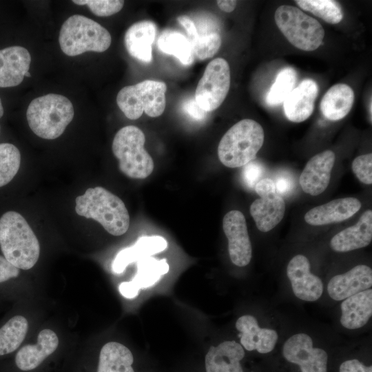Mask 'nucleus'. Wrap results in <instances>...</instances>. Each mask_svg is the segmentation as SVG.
Segmentation results:
<instances>
[{
	"instance_id": "nucleus-39",
	"label": "nucleus",
	"mask_w": 372,
	"mask_h": 372,
	"mask_svg": "<svg viewBox=\"0 0 372 372\" xmlns=\"http://www.w3.org/2000/svg\"><path fill=\"white\" fill-rule=\"evenodd\" d=\"M339 372H372V366H366L358 359H350L340 364Z\"/></svg>"
},
{
	"instance_id": "nucleus-11",
	"label": "nucleus",
	"mask_w": 372,
	"mask_h": 372,
	"mask_svg": "<svg viewBox=\"0 0 372 372\" xmlns=\"http://www.w3.org/2000/svg\"><path fill=\"white\" fill-rule=\"evenodd\" d=\"M254 189L260 198L251 203L250 214L258 229L267 232L282 220L285 212V203L276 192L274 181L270 178L260 180Z\"/></svg>"
},
{
	"instance_id": "nucleus-36",
	"label": "nucleus",
	"mask_w": 372,
	"mask_h": 372,
	"mask_svg": "<svg viewBox=\"0 0 372 372\" xmlns=\"http://www.w3.org/2000/svg\"><path fill=\"white\" fill-rule=\"evenodd\" d=\"M352 170L358 180L366 185L372 183V154L356 157L352 163Z\"/></svg>"
},
{
	"instance_id": "nucleus-34",
	"label": "nucleus",
	"mask_w": 372,
	"mask_h": 372,
	"mask_svg": "<svg viewBox=\"0 0 372 372\" xmlns=\"http://www.w3.org/2000/svg\"><path fill=\"white\" fill-rule=\"evenodd\" d=\"M194 58L200 61L213 57L221 45V37L217 32H211L199 34L193 41H191Z\"/></svg>"
},
{
	"instance_id": "nucleus-38",
	"label": "nucleus",
	"mask_w": 372,
	"mask_h": 372,
	"mask_svg": "<svg viewBox=\"0 0 372 372\" xmlns=\"http://www.w3.org/2000/svg\"><path fill=\"white\" fill-rule=\"evenodd\" d=\"M19 269L11 264L4 256H0V283L19 274Z\"/></svg>"
},
{
	"instance_id": "nucleus-12",
	"label": "nucleus",
	"mask_w": 372,
	"mask_h": 372,
	"mask_svg": "<svg viewBox=\"0 0 372 372\" xmlns=\"http://www.w3.org/2000/svg\"><path fill=\"white\" fill-rule=\"evenodd\" d=\"M223 228L228 240V251L231 262L238 267L247 266L252 257V247L243 214L238 210L227 213Z\"/></svg>"
},
{
	"instance_id": "nucleus-32",
	"label": "nucleus",
	"mask_w": 372,
	"mask_h": 372,
	"mask_svg": "<svg viewBox=\"0 0 372 372\" xmlns=\"http://www.w3.org/2000/svg\"><path fill=\"white\" fill-rule=\"evenodd\" d=\"M296 81L297 72L293 68H285L280 70L267 94V104L274 106L283 103L294 89Z\"/></svg>"
},
{
	"instance_id": "nucleus-15",
	"label": "nucleus",
	"mask_w": 372,
	"mask_h": 372,
	"mask_svg": "<svg viewBox=\"0 0 372 372\" xmlns=\"http://www.w3.org/2000/svg\"><path fill=\"white\" fill-rule=\"evenodd\" d=\"M335 161L331 150H325L313 156L306 164L299 178L302 190L311 196H318L328 187Z\"/></svg>"
},
{
	"instance_id": "nucleus-10",
	"label": "nucleus",
	"mask_w": 372,
	"mask_h": 372,
	"mask_svg": "<svg viewBox=\"0 0 372 372\" xmlns=\"http://www.w3.org/2000/svg\"><path fill=\"white\" fill-rule=\"evenodd\" d=\"M282 356L297 366L300 372H327L328 354L315 345L313 338L304 332L289 336L284 342Z\"/></svg>"
},
{
	"instance_id": "nucleus-33",
	"label": "nucleus",
	"mask_w": 372,
	"mask_h": 372,
	"mask_svg": "<svg viewBox=\"0 0 372 372\" xmlns=\"http://www.w3.org/2000/svg\"><path fill=\"white\" fill-rule=\"evenodd\" d=\"M21 154L13 144L0 143V187L8 184L17 174Z\"/></svg>"
},
{
	"instance_id": "nucleus-13",
	"label": "nucleus",
	"mask_w": 372,
	"mask_h": 372,
	"mask_svg": "<svg viewBox=\"0 0 372 372\" xmlns=\"http://www.w3.org/2000/svg\"><path fill=\"white\" fill-rule=\"evenodd\" d=\"M310 269V262L302 254L293 256L287 267V276L294 296L306 302L318 300L324 291L321 278L312 273Z\"/></svg>"
},
{
	"instance_id": "nucleus-1",
	"label": "nucleus",
	"mask_w": 372,
	"mask_h": 372,
	"mask_svg": "<svg viewBox=\"0 0 372 372\" xmlns=\"http://www.w3.org/2000/svg\"><path fill=\"white\" fill-rule=\"evenodd\" d=\"M0 247L3 256L19 269L34 267L40 255V245L25 218L9 211L0 218Z\"/></svg>"
},
{
	"instance_id": "nucleus-20",
	"label": "nucleus",
	"mask_w": 372,
	"mask_h": 372,
	"mask_svg": "<svg viewBox=\"0 0 372 372\" xmlns=\"http://www.w3.org/2000/svg\"><path fill=\"white\" fill-rule=\"evenodd\" d=\"M169 271L166 259L156 260L147 257L137 261V271L134 278L130 282H123L119 285L121 294L127 298L138 296L141 289L154 285L160 278Z\"/></svg>"
},
{
	"instance_id": "nucleus-35",
	"label": "nucleus",
	"mask_w": 372,
	"mask_h": 372,
	"mask_svg": "<svg viewBox=\"0 0 372 372\" xmlns=\"http://www.w3.org/2000/svg\"><path fill=\"white\" fill-rule=\"evenodd\" d=\"M77 5H86L91 12L99 17H108L118 12L124 1L120 0H74Z\"/></svg>"
},
{
	"instance_id": "nucleus-37",
	"label": "nucleus",
	"mask_w": 372,
	"mask_h": 372,
	"mask_svg": "<svg viewBox=\"0 0 372 372\" xmlns=\"http://www.w3.org/2000/svg\"><path fill=\"white\" fill-rule=\"evenodd\" d=\"M263 172L262 166L258 162L251 161L243 166L242 177L244 183L249 187L254 188Z\"/></svg>"
},
{
	"instance_id": "nucleus-24",
	"label": "nucleus",
	"mask_w": 372,
	"mask_h": 372,
	"mask_svg": "<svg viewBox=\"0 0 372 372\" xmlns=\"http://www.w3.org/2000/svg\"><path fill=\"white\" fill-rule=\"evenodd\" d=\"M156 34V24L143 20L132 25L126 31L124 43L129 54L141 61L150 63L152 60V43Z\"/></svg>"
},
{
	"instance_id": "nucleus-41",
	"label": "nucleus",
	"mask_w": 372,
	"mask_h": 372,
	"mask_svg": "<svg viewBox=\"0 0 372 372\" xmlns=\"http://www.w3.org/2000/svg\"><path fill=\"white\" fill-rule=\"evenodd\" d=\"M178 23L185 29L190 41L196 39L199 34L193 21L187 15H180L177 18Z\"/></svg>"
},
{
	"instance_id": "nucleus-29",
	"label": "nucleus",
	"mask_w": 372,
	"mask_h": 372,
	"mask_svg": "<svg viewBox=\"0 0 372 372\" xmlns=\"http://www.w3.org/2000/svg\"><path fill=\"white\" fill-rule=\"evenodd\" d=\"M157 45L160 51L174 56L185 65H189L194 61L191 41L177 30H164L158 39Z\"/></svg>"
},
{
	"instance_id": "nucleus-40",
	"label": "nucleus",
	"mask_w": 372,
	"mask_h": 372,
	"mask_svg": "<svg viewBox=\"0 0 372 372\" xmlns=\"http://www.w3.org/2000/svg\"><path fill=\"white\" fill-rule=\"evenodd\" d=\"M185 112L195 120H202L206 115L207 112L203 110L196 103L195 99H189L184 103Z\"/></svg>"
},
{
	"instance_id": "nucleus-26",
	"label": "nucleus",
	"mask_w": 372,
	"mask_h": 372,
	"mask_svg": "<svg viewBox=\"0 0 372 372\" xmlns=\"http://www.w3.org/2000/svg\"><path fill=\"white\" fill-rule=\"evenodd\" d=\"M167 247V242L162 236H141L134 245L117 254L112 265V271L116 273H121L130 263L161 252Z\"/></svg>"
},
{
	"instance_id": "nucleus-8",
	"label": "nucleus",
	"mask_w": 372,
	"mask_h": 372,
	"mask_svg": "<svg viewBox=\"0 0 372 372\" xmlns=\"http://www.w3.org/2000/svg\"><path fill=\"white\" fill-rule=\"evenodd\" d=\"M274 17L280 32L296 48L313 51L322 44L324 28L316 19L299 8L282 5L276 9Z\"/></svg>"
},
{
	"instance_id": "nucleus-44",
	"label": "nucleus",
	"mask_w": 372,
	"mask_h": 372,
	"mask_svg": "<svg viewBox=\"0 0 372 372\" xmlns=\"http://www.w3.org/2000/svg\"><path fill=\"white\" fill-rule=\"evenodd\" d=\"M3 107L1 99L0 98V118L3 116Z\"/></svg>"
},
{
	"instance_id": "nucleus-16",
	"label": "nucleus",
	"mask_w": 372,
	"mask_h": 372,
	"mask_svg": "<svg viewBox=\"0 0 372 372\" xmlns=\"http://www.w3.org/2000/svg\"><path fill=\"white\" fill-rule=\"evenodd\" d=\"M372 287V269L365 265H358L348 271L333 276L327 287L329 297L342 301Z\"/></svg>"
},
{
	"instance_id": "nucleus-31",
	"label": "nucleus",
	"mask_w": 372,
	"mask_h": 372,
	"mask_svg": "<svg viewBox=\"0 0 372 372\" xmlns=\"http://www.w3.org/2000/svg\"><path fill=\"white\" fill-rule=\"evenodd\" d=\"M296 4L330 24L340 23L343 19L340 4L333 0H298Z\"/></svg>"
},
{
	"instance_id": "nucleus-4",
	"label": "nucleus",
	"mask_w": 372,
	"mask_h": 372,
	"mask_svg": "<svg viewBox=\"0 0 372 372\" xmlns=\"http://www.w3.org/2000/svg\"><path fill=\"white\" fill-rule=\"evenodd\" d=\"M264 130L254 120L245 118L223 135L218 147L220 161L226 167H242L252 161L264 143Z\"/></svg>"
},
{
	"instance_id": "nucleus-46",
	"label": "nucleus",
	"mask_w": 372,
	"mask_h": 372,
	"mask_svg": "<svg viewBox=\"0 0 372 372\" xmlns=\"http://www.w3.org/2000/svg\"><path fill=\"white\" fill-rule=\"evenodd\" d=\"M0 131H1V127H0Z\"/></svg>"
},
{
	"instance_id": "nucleus-45",
	"label": "nucleus",
	"mask_w": 372,
	"mask_h": 372,
	"mask_svg": "<svg viewBox=\"0 0 372 372\" xmlns=\"http://www.w3.org/2000/svg\"><path fill=\"white\" fill-rule=\"evenodd\" d=\"M25 76H28V77H30V74L29 73V72H27L25 74Z\"/></svg>"
},
{
	"instance_id": "nucleus-7",
	"label": "nucleus",
	"mask_w": 372,
	"mask_h": 372,
	"mask_svg": "<svg viewBox=\"0 0 372 372\" xmlns=\"http://www.w3.org/2000/svg\"><path fill=\"white\" fill-rule=\"evenodd\" d=\"M166 90L167 85L163 81L145 80L123 87L117 94L116 103L129 119H138L143 112L157 117L165 110Z\"/></svg>"
},
{
	"instance_id": "nucleus-42",
	"label": "nucleus",
	"mask_w": 372,
	"mask_h": 372,
	"mask_svg": "<svg viewBox=\"0 0 372 372\" xmlns=\"http://www.w3.org/2000/svg\"><path fill=\"white\" fill-rule=\"evenodd\" d=\"M276 192L281 194H287L292 189L293 183L290 178L287 176H279L274 182Z\"/></svg>"
},
{
	"instance_id": "nucleus-19",
	"label": "nucleus",
	"mask_w": 372,
	"mask_h": 372,
	"mask_svg": "<svg viewBox=\"0 0 372 372\" xmlns=\"http://www.w3.org/2000/svg\"><path fill=\"white\" fill-rule=\"evenodd\" d=\"M31 56L21 46H10L0 50V87L19 85L28 72Z\"/></svg>"
},
{
	"instance_id": "nucleus-22",
	"label": "nucleus",
	"mask_w": 372,
	"mask_h": 372,
	"mask_svg": "<svg viewBox=\"0 0 372 372\" xmlns=\"http://www.w3.org/2000/svg\"><path fill=\"white\" fill-rule=\"evenodd\" d=\"M244 356L243 347L234 340L211 346L205 356L206 372H244L240 364Z\"/></svg>"
},
{
	"instance_id": "nucleus-9",
	"label": "nucleus",
	"mask_w": 372,
	"mask_h": 372,
	"mask_svg": "<svg viewBox=\"0 0 372 372\" xmlns=\"http://www.w3.org/2000/svg\"><path fill=\"white\" fill-rule=\"evenodd\" d=\"M230 68L227 61L216 58L207 65L195 92V100L205 112L215 110L225 99L230 87Z\"/></svg>"
},
{
	"instance_id": "nucleus-43",
	"label": "nucleus",
	"mask_w": 372,
	"mask_h": 372,
	"mask_svg": "<svg viewBox=\"0 0 372 372\" xmlns=\"http://www.w3.org/2000/svg\"><path fill=\"white\" fill-rule=\"evenodd\" d=\"M216 2L219 8L225 12H231L237 5V1L234 0H219Z\"/></svg>"
},
{
	"instance_id": "nucleus-17",
	"label": "nucleus",
	"mask_w": 372,
	"mask_h": 372,
	"mask_svg": "<svg viewBox=\"0 0 372 372\" xmlns=\"http://www.w3.org/2000/svg\"><path fill=\"white\" fill-rule=\"evenodd\" d=\"M361 207L360 201L353 197L333 200L322 205L315 207L304 215V220L313 226H321L345 220Z\"/></svg>"
},
{
	"instance_id": "nucleus-21",
	"label": "nucleus",
	"mask_w": 372,
	"mask_h": 372,
	"mask_svg": "<svg viewBox=\"0 0 372 372\" xmlns=\"http://www.w3.org/2000/svg\"><path fill=\"white\" fill-rule=\"evenodd\" d=\"M372 240V211L368 209L356 224L336 234L330 240L331 248L347 252L368 246Z\"/></svg>"
},
{
	"instance_id": "nucleus-27",
	"label": "nucleus",
	"mask_w": 372,
	"mask_h": 372,
	"mask_svg": "<svg viewBox=\"0 0 372 372\" xmlns=\"http://www.w3.org/2000/svg\"><path fill=\"white\" fill-rule=\"evenodd\" d=\"M353 101L352 88L347 84L338 83L331 87L322 97L320 110L326 118L338 121L349 114Z\"/></svg>"
},
{
	"instance_id": "nucleus-3",
	"label": "nucleus",
	"mask_w": 372,
	"mask_h": 372,
	"mask_svg": "<svg viewBox=\"0 0 372 372\" xmlns=\"http://www.w3.org/2000/svg\"><path fill=\"white\" fill-rule=\"evenodd\" d=\"M74 112L71 101L64 96L48 94L32 100L26 112L32 131L44 139H55L72 121Z\"/></svg>"
},
{
	"instance_id": "nucleus-25",
	"label": "nucleus",
	"mask_w": 372,
	"mask_h": 372,
	"mask_svg": "<svg viewBox=\"0 0 372 372\" xmlns=\"http://www.w3.org/2000/svg\"><path fill=\"white\" fill-rule=\"evenodd\" d=\"M341 325L349 330H355L365 326L372 316V289L357 293L340 304Z\"/></svg>"
},
{
	"instance_id": "nucleus-23",
	"label": "nucleus",
	"mask_w": 372,
	"mask_h": 372,
	"mask_svg": "<svg viewBox=\"0 0 372 372\" xmlns=\"http://www.w3.org/2000/svg\"><path fill=\"white\" fill-rule=\"evenodd\" d=\"M59 345V338L51 329L41 331L34 344L21 347L15 356V363L22 371H30L39 366L43 361L55 351Z\"/></svg>"
},
{
	"instance_id": "nucleus-2",
	"label": "nucleus",
	"mask_w": 372,
	"mask_h": 372,
	"mask_svg": "<svg viewBox=\"0 0 372 372\" xmlns=\"http://www.w3.org/2000/svg\"><path fill=\"white\" fill-rule=\"evenodd\" d=\"M76 214L99 223L110 234H124L130 226V215L123 200L104 187L88 188L75 199Z\"/></svg>"
},
{
	"instance_id": "nucleus-18",
	"label": "nucleus",
	"mask_w": 372,
	"mask_h": 372,
	"mask_svg": "<svg viewBox=\"0 0 372 372\" xmlns=\"http://www.w3.org/2000/svg\"><path fill=\"white\" fill-rule=\"evenodd\" d=\"M318 94L317 83L311 79L303 80L287 96L283 102L286 117L291 121L300 123L313 113Z\"/></svg>"
},
{
	"instance_id": "nucleus-6",
	"label": "nucleus",
	"mask_w": 372,
	"mask_h": 372,
	"mask_svg": "<svg viewBox=\"0 0 372 372\" xmlns=\"http://www.w3.org/2000/svg\"><path fill=\"white\" fill-rule=\"evenodd\" d=\"M145 136L134 125L120 129L112 142V152L118 160V167L125 176L136 179L148 177L154 165L152 156L144 148Z\"/></svg>"
},
{
	"instance_id": "nucleus-28",
	"label": "nucleus",
	"mask_w": 372,
	"mask_h": 372,
	"mask_svg": "<svg viewBox=\"0 0 372 372\" xmlns=\"http://www.w3.org/2000/svg\"><path fill=\"white\" fill-rule=\"evenodd\" d=\"M130 350L117 342H110L101 348L97 372H134Z\"/></svg>"
},
{
	"instance_id": "nucleus-14",
	"label": "nucleus",
	"mask_w": 372,
	"mask_h": 372,
	"mask_svg": "<svg viewBox=\"0 0 372 372\" xmlns=\"http://www.w3.org/2000/svg\"><path fill=\"white\" fill-rule=\"evenodd\" d=\"M240 344L249 351H256L261 354L271 352L278 341V334L272 328L262 327L252 315H243L236 322Z\"/></svg>"
},
{
	"instance_id": "nucleus-5",
	"label": "nucleus",
	"mask_w": 372,
	"mask_h": 372,
	"mask_svg": "<svg viewBox=\"0 0 372 372\" xmlns=\"http://www.w3.org/2000/svg\"><path fill=\"white\" fill-rule=\"evenodd\" d=\"M59 42L61 50L74 56L85 52H103L111 45L110 32L101 25L85 16L74 14L62 25Z\"/></svg>"
},
{
	"instance_id": "nucleus-30",
	"label": "nucleus",
	"mask_w": 372,
	"mask_h": 372,
	"mask_svg": "<svg viewBox=\"0 0 372 372\" xmlns=\"http://www.w3.org/2000/svg\"><path fill=\"white\" fill-rule=\"evenodd\" d=\"M28 322L22 316H15L0 328V355L14 351L23 341Z\"/></svg>"
}]
</instances>
